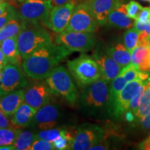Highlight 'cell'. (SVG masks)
Masks as SVG:
<instances>
[{
	"label": "cell",
	"mask_w": 150,
	"mask_h": 150,
	"mask_svg": "<svg viewBox=\"0 0 150 150\" xmlns=\"http://www.w3.org/2000/svg\"><path fill=\"white\" fill-rule=\"evenodd\" d=\"M75 134H73L70 131L64 129L62 134L55 141L53 142L54 147L56 150L70 149Z\"/></svg>",
	"instance_id": "27"
},
{
	"label": "cell",
	"mask_w": 150,
	"mask_h": 150,
	"mask_svg": "<svg viewBox=\"0 0 150 150\" xmlns=\"http://www.w3.org/2000/svg\"><path fill=\"white\" fill-rule=\"evenodd\" d=\"M135 27L136 28L138 31H145L150 35V21L144 22H140L139 21L136 20V24H135Z\"/></svg>",
	"instance_id": "38"
},
{
	"label": "cell",
	"mask_w": 150,
	"mask_h": 150,
	"mask_svg": "<svg viewBox=\"0 0 150 150\" xmlns=\"http://www.w3.org/2000/svg\"><path fill=\"white\" fill-rule=\"evenodd\" d=\"M137 120L142 128L146 129V130L150 131V113L142 116V117L139 118Z\"/></svg>",
	"instance_id": "39"
},
{
	"label": "cell",
	"mask_w": 150,
	"mask_h": 150,
	"mask_svg": "<svg viewBox=\"0 0 150 150\" xmlns=\"http://www.w3.org/2000/svg\"><path fill=\"white\" fill-rule=\"evenodd\" d=\"M16 1H18V2H20V3H22L23 1H25V0H16Z\"/></svg>",
	"instance_id": "48"
},
{
	"label": "cell",
	"mask_w": 150,
	"mask_h": 150,
	"mask_svg": "<svg viewBox=\"0 0 150 150\" xmlns=\"http://www.w3.org/2000/svg\"><path fill=\"white\" fill-rule=\"evenodd\" d=\"M139 73L140 70L138 67L134 63H131L130 64L124 67L120 74L125 79L127 82H129L139 79Z\"/></svg>",
	"instance_id": "32"
},
{
	"label": "cell",
	"mask_w": 150,
	"mask_h": 150,
	"mask_svg": "<svg viewBox=\"0 0 150 150\" xmlns=\"http://www.w3.org/2000/svg\"><path fill=\"white\" fill-rule=\"evenodd\" d=\"M137 21L142 22V23L150 21V7H145V8L143 7L138 16Z\"/></svg>",
	"instance_id": "37"
},
{
	"label": "cell",
	"mask_w": 150,
	"mask_h": 150,
	"mask_svg": "<svg viewBox=\"0 0 150 150\" xmlns=\"http://www.w3.org/2000/svg\"><path fill=\"white\" fill-rule=\"evenodd\" d=\"M60 116L59 105L48 103L37 110L31 125L40 131L54 128L58 124Z\"/></svg>",
	"instance_id": "12"
},
{
	"label": "cell",
	"mask_w": 150,
	"mask_h": 150,
	"mask_svg": "<svg viewBox=\"0 0 150 150\" xmlns=\"http://www.w3.org/2000/svg\"><path fill=\"white\" fill-rule=\"evenodd\" d=\"M52 94L46 82H36L24 89V102L38 110L50 103Z\"/></svg>",
	"instance_id": "13"
},
{
	"label": "cell",
	"mask_w": 150,
	"mask_h": 150,
	"mask_svg": "<svg viewBox=\"0 0 150 150\" xmlns=\"http://www.w3.org/2000/svg\"><path fill=\"white\" fill-rule=\"evenodd\" d=\"M37 110L26 102L22 103L16 112L11 116V122L15 127L24 128L31 125Z\"/></svg>",
	"instance_id": "19"
},
{
	"label": "cell",
	"mask_w": 150,
	"mask_h": 150,
	"mask_svg": "<svg viewBox=\"0 0 150 150\" xmlns=\"http://www.w3.org/2000/svg\"><path fill=\"white\" fill-rule=\"evenodd\" d=\"M150 113V79L146 86L145 91L140 99V105L136 115V120Z\"/></svg>",
	"instance_id": "26"
},
{
	"label": "cell",
	"mask_w": 150,
	"mask_h": 150,
	"mask_svg": "<svg viewBox=\"0 0 150 150\" xmlns=\"http://www.w3.org/2000/svg\"><path fill=\"white\" fill-rule=\"evenodd\" d=\"M90 0H75L76 4L79 3V2H87V1H89Z\"/></svg>",
	"instance_id": "47"
},
{
	"label": "cell",
	"mask_w": 150,
	"mask_h": 150,
	"mask_svg": "<svg viewBox=\"0 0 150 150\" xmlns=\"http://www.w3.org/2000/svg\"><path fill=\"white\" fill-rule=\"evenodd\" d=\"M107 23L110 27L129 29L134 27L136 20L127 16L125 4H121L108 15Z\"/></svg>",
	"instance_id": "18"
},
{
	"label": "cell",
	"mask_w": 150,
	"mask_h": 150,
	"mask_svg": "<svg viewBox=\"0 0 150 150\" xmlns=\"http://www.w3.org/2000/svg\"><path fill=\"white\" fill-rule=\"evenodd\" d=\"M15 148L13 145H1L0 146V150H15Z\"/></svg>",
	"instance_id": "45"
},
{
	"label": "cell",
	"mask_w": 150,
	"mask_h": 150,
	"mask_svg": "<svg viewBox=\"0 0 150 150\" xmlns=\"http://www.w3.org/2000/svg\"><path fill=\"white\" fill-rule=\"evenodd\" d=\"M24 102V89H18L0 97V108L9 117Z\"/></svg>",
	"instance_id": "17"
},
{
	"label": "cell",
	"mask_w": 150,
	"mask_h": 150,
	"mask_svg": "<svg viewBox=\"0 0 150 150\" xmlns=\"http://www.w3.org/2000/svg\"><path fill=\"white\" fill-rule=\"evenodd\" d=\"M27 27V22L24 21L20 16L13 19L0 29V45L6 39L12 37H18Z\"/></svg>",
	"instance_id": "22"
},
{
	"label": "cell",
	"mask_w": 150,
	"mask_h": 150,
	"mask_svg": "<svg viewBox=\"0 0 150 150\" xmlns=\"http://www.w3.org/2000/svg\"><path fill=\"white\" fill-rule=\"evenodd\" d=\"M149 81H147L144 82L143 83H142L141 85H140L139 87L136 89V91H135L134 93V96H133L132 99H131V100L128 110L132 112V113L135 115V117H136V113L138 110V107H139L140 99H141L142 94H143V92L145 91L146 86H147V84Z\"/></svg>",
	"instance_id": "30"
},
{
	"label": "cell",
	"mask_w": 150,
	"mask_h": 150,
	"mask_svg": "<svg viewBox=\"0 0 150 150\" xmlns=\"http://www.w3.org/2000/svg\"><path fill=\"white\" fill-rule=\"evenodd\" d=\"M124 117H125V120H126L127 121L129 122H134L135 120H136L135 115L132 113V112L129 111V110H127V111L125 112V115H124Z\"/></svg>",
	"instance_id": "42"
},
{
	"label": "cell",
	"mask_w": 150,
	"mask_h": 150,
	"mask_svg": "<svg viewBox=\"0 0 150 150\" xmlns=\"http://www.w3.org/2000/svg\"><path fill=\"white\" fill-rule=\"evenodd\" d=\"M8 117V116L6 115L0 108V128H8V127H15Z\"/></svg>",
	"instance_id": "36"
},
{
	"label": "cell",
	"mask_w": 150,
	"mask_h": 150,
	"mask_svg": "<svg viewBox=\"0 0 150 150\" xmlns=\"http://www.w3.org/2000/svg\"><path fill=\"white\" fill-rule=\"evenodd\" d=\"M67 65L68 71L80 88H85L102 77L96 61L86 54L69 61Z\"/></svg>",
	"instance_id": "2"
},
{
	"label": "cell",
	"mask_w": 150,
	"mask_h": 150,
	"mask_svg": "<svg viewBox=\"0 0 150 150\" xmlns=\"http://www.w3.org/2000/svg\"><path fill=\"white\" fill-rule=\"evenodd\" d=\"M52 6L50 0H25L20 8V16L27 23L42 22L48 27L50 13Z\"/></svg>",
	"instance_id": "8"
},
{
	"label": "cell",
	"mask_w": 150,
	"mask_h": 150,
	"mask_svg": "<svg viewBox=\"0 0 150 150\" xmlns=\"http://www.w3.org/2000/svg\"><path fill=\"white\" fill-rule=\"evenodd\" d=\"M3 68H0V86L1 83V80H2V75H3Z\"/></svg>",
	"instance_id": "46"
},
{
	"label": "cell",
	"mask_w": 150,
	"mask_h": 150,
	"mask_svg": "<svg viewBox=\"0 0 150 150\" xmlns=\"http://www.w3.org/2000/svg\"><path fill=\"white\" fill-rule=\"evenodd\" d=\"M1 1H7V2H10V1H12V0H1Z\"/></svg>",
	"instance_id": "49"
},
{
	"label": "cell",
	"mask_w": 150,
	"mask_h": 150,
	"mask_svg": "<svg viewBox=\"0 0 150 150\" xmlns=\"http://www.w3.org/2000/svg\"><path fill=\"white\" fill-rule=\"evenodd\" d=\"M149 80H142L139 78L127 82L108 110L110 114L115 118L123 117L125 112L129 109V104L135 91L142 83Z\"/></svg>",
	"instance_id": "11"
},
{
	"label": "cell",
	"mask_w": 150,
	"mask_h": 150,
	"mask_svg": "<svg viewBox=\"0 0 150 150\" xmlns=\"http://www.w3.org/2000/svg\"><path fill=\"white\" fill-rule=\"evenodd\" d=\"M106 52L122 68L131 63V52L122 43H116L109 47L106 49Z\"/></svg>",
	"instance_id": "23"
},
{
	"label": "cell",
	"mask_w": 150,
	"mask_h": 150,
	"mask_svg": "<svg viewBox=\"0 0 150 150\" xmlns=\"http://www.w3.org/2000/svg\"><path fill=\"white\" fill-rule=\"evenodd\" d=\"M105 131L100 127L91 123L80 125L75 132L70 149L87 150L97 145L104 139Z\"/></svg>",
	"instance_id": "9"
},
{
	"label": "cell",
	"mask_w": 150,
	"mask_h": 150,
	"mask_svg": "<svg viewBox=\"0 0 150 150\" xmlns=\"http://www.w3.org/2000/svg\"><path fill=\"white\" fill-rule=\"evenodd\" d=\"M140 31L136 27H132L126 31L123 35L124 45L129 52H132L137 46Z\"/></svg>",
	"instance_id": "29"
},
{
	"label": "cell",
	"mask_w": 150,
	"mask_h": 150,
	"mask_svg": "<svg viewBox=\"0 0 150 150\" xmlns=\"http://www.w3.org/2000/svg\"><path fill=\"white\" fill-rule=\"evenodd\" d=\"M9 5H10V4L7 2V1L0 0V16L5 12V11L6 10Z\"/></svg>",
	"instance_id": "43"
},
{
	"label": "cell",
	"mask_w": 150,
	"mask_h": 150,
	"mask_svg": "<svg viewBox=\"0 0 150 150\" xmlns=\"http://www.w3.org/2000/svg\"><path fill=\"white\" fill-rule=\"evenodd\" d=\"M7 61L6 60L4 55L2 51H1V49L0 47V68H3L7 64Z\"/></svg>",
	"instance_id": "44"
},
{
	"label": "cell",
	"mask_w": 150,
	"mask_h": 150,
	"mask_svg": "<svg viewBox=\"0 0 150 150\" xmlns=\"http://www.w3.org/2000/svg\"><path fill=\"white\" fill-rule=\"evenodd\" d=\"M138 147H139L140 149L150 150V135L148 136V138L140 142Z\"/></svg>",
	"instance_id": "40"
},
{
	"label": "cell",
	"mask_w": 150,
	"mask_h": 150,
	"mask_svg": "<svg viewBox=\"0 0 150 150\" xmlns=\"http://www.w3.org/2000/svg\"><path fill=\"white\" fill-rule=\"evenodd\" d=\"M27 80L21 70V67L7 63L4 67L0 97L10 92L21 89L27 86Z\"/></svg>",
	"instance_id": "10"
},
{
	"label": "cell",
	"mask_w": 150,
	"mask_h": 150,
	"mask_svg": "<svg viewBox=\"0 0 150 150\" xmlns=\"http://www.w3.org/2000/svg\"><path fill=\"white\" fill-rule=\"evenodd\" d=\"M35 134L29 131H20L13 145L16 150H30L33 140L35 139Z\"/></svg>",
	"instance_id": "25"
},
{
	"label": "cell",
	"mask_w": 150,
	"mask_h": 150,
	"mask_svg": "<svg viewBox=\"0 0 150 150\" xmlns=\"http://www.w3.org/2000/svg\"><path fill=\"white\" fill-rule=\"evenodd\" d=\"M94 59L100 69L102 78L107 81L108 83L117 76L123 69L106 52L105 54L96 53L94 55Z\"/></svg>",
	"instance_id": "16"
},
{
	"label": "cell",
	"mask_w": 150,
	"mask_h": 150,
	"mask_svg": "<svg viewBox=\"0 0 150 150\" xmlns=\"http://www.w3.org/2000/svg\"><path fill=\"white\" fill-rule=\"evenodd\" d=\"M86 3L101 27L107 23L110 13L122 4L121 0H90Z\"/></svg>",
	"instance_id": "15"
},
{
	"label": "cell",
	"mask_w": 150,
	"mask_h": 150,
	"mask_svg": "<svg viewBox=\"0 0 150 150\" xmlns=\"http://www.w3.org/2000/svg\"><path fill=\"white\" fill-rule=\"evenodd\" d=\"M63 131H64V128L54 127V128L40 131V132L35 134V136L41 139L53 142L61 136Z\"/></svg>",
	"instance_id": "31"
},
{
	"label": "cell",
	"mask_w": 150,
	"mask_h": 150,
	"mask_svg": "<svg viewBox=\"0 0 150 150\" xmlns=\"http://www.w3.org/2000/svg\"><path fill=\"white\" fill-rule=\"evenodd\" d=\"M142 1H148V2H150V0H142Z\"/></svg>",
	"instance_id": "50"
},
{
	"label": "cell",
	"mask_w": 150,
	"mask_h": 150,
	"mask_svg": "<svg viewBox=\"0 0 150 150\" xmlns=\"http://www.w3.org/2000/svg\"><path fill=\"white\" fill-rule=\"evenodd\" d=\"M7 63L22 67V60L18 47V37L6 39L0 45Z\"/></svg>",
	"instance_id": "20"
},
{
	"label": "cell",
	"mask_w": 150,
	"mask_h": 150,
	"mask_svg": "<svg viewBox=\"0 0 150 150\" xmlns=\"http://www.w3.org/2000/svg\"><path fill=\"white\" fill-rule=\"evenodd\" d=\"M54 44L51 34L40 27H26L18 36V47L22 60L31 55L35 50Z\"/></svg>",
	"instance_id": "4"
},
{
	"label": "cell",
	"mask_w": 150,
	"mask_h": 150,
	"mask_svg": "<svg viewBox=\"0 0 150 150\" xmlns=\"http://www.w3.org/2000/svg\"><path fill=\"white\" fill-rule=\"evenodd\" d=\"M45 82L52 93L63 97L70 104H74L77 99V88L73 82L72 75L65 67H56L47 76Z\"/></svg>",
	"instance_id": "3"
},
{
	"label": "cell",
	"mask_w": 150,
	"mask_h": 150,
	"mask_svg": "<svg viewBox=\"0 0 150 150\" xmlns=\"http://www.w3.org/2000/svg\"><path fill=\"white\" fill-rule=\"evenodd\" d=\"M99 29V24L86 2L75 5L66 29L67 31L94 33Z\"/></svg>",
	"instance_id": "7"
},
{
	"label": "cell",
	"mask_w": 150,
	"mask_h": 150,
	"mask_svg": "<svg viewBox=\"0 0 150 150\" xmlns=\"http://www.w3.org/2000/svg\"><path fill=\"white\" fill-rule=\"evenodd\" d=\"M19 16L16 8L13 7L11 4L8 6L6 10L2 15L0 16V29L2 28L4 26L6 25L8 22L12 20L13 19L17 18Z\"/></svg>",
	"instance_id": "35"
},
{
	"label": "cell",
	"mask_w": 150,
	"mask_h": 150,
	"mask_svg": "<svg viewBox=\"0 0 150 150\" xmlns=\"http://www.w3.org/2000/svg\"><path fill=\"white\" fill-rule=\"evenodd\" d=\"M70 53L64 47L57 44L43 47L23 59L22 70L31 79L42 80Z\"/></svg>",
	"instance_id": "1"
},
{
	"label": "cell",
	"mask_w": 150,
	"mask_h": 150,
	"mask_svg": "<svg viewBox=\"0 0 150 150\" xmlns=\"http://www.w3.org/2000/svg\"><path fill=\"white\" fill-rule=\"evenodd\" d=\"M81 103L83 107L93 111L108 109V82L101 77L83 88Z\"/></svg>",
	"instance_id": "5"
},
{
	"label": "cell",
	"mask_w": 150,
	"mask_h": 150,
	"mask_svg": "<svg viewBox=\"0 0 150 150\" xmlns=\"http://www.w3.org/2000/svg\"><path fill=\"white\" fill-rule=\"evenodd\" d=\"M127 83V81L120 74L111 81V83L108 86V110Z\"/></svg>",
	"instance_id": "24"
},
{
	"label": "cell",
	"mask_w": 150,
	"mask_h": 150,
	"mask_svg": "<svg viewBox=\"0 0 150 150\" xmlns=\"http://www.w3.org/2000/svg\"><path fill=\"white\" fill-rule=\"evenodd\" d=\"M55 149L53 142L41 139L35 136L30 150H53Z\"/></svg>",
	"instance_id": "34"
},
{
	"label": "cell",
	"mask_w": 150,
	"mask_h": 150,
	"mask_svg": "<svg viewBox=\"0 0 150 150\" xmlns=\"http://www.w3.org/2000/svg\"><path fill=\"white\" fill-rule=\"evenodd\" d=\"M125 8H126L127 15L129 18L134 19L137 20L138 18L140 13L143 8V7L135 1H130L128 4H125Z\"/></svg>",
	"instance_id": "33"
},
{
	"label": "cell",
	"mask_w": 150,
	"mask_h": 150,
	"mask_svg": "<svg viewBox=\"0 0 150 150\" xmlns=\"http://www.w3.org/2000/svg\"><path fill=\"white\" fill-rule=\"evenodd\" d=\"M131 63L142 72H150V46H136L131 52Z\"/></svg>",
	"instance_id": "21"
},
{
	"label": "cell",
	"mask_w": 150,
	"mask_h": 150,
	"mask_svg": "<svg viewBox=\"0 0 150 150\" xmlns=\"http://www.w3.org/2000/svg\"><path fill=\"white\" fill-rule=\"evenodd\" d=\"M53 6H61L65 4L71 2V1H74L76 3L75 0H50Z\"/></svg>",
	"instance_id": "41"
},
{
	"label": "cell",
	"mask_w": 150,
	"mask_h": 150,
	"mask_svg": "<svg viewBox=\"0 0 150 150\" xmlns=\"http://www.w3.org/2000/svg\"><path fill=\"white\" fill-rule=\"evenodd\" d=\"M20 131V129L16 127L0 128V146L13 145Z\"/></svg>",
	"instance_id": "28"
},
{
	"label": "cell",
	"mask_w": 150,
	"mask_h": 150,
	"mask_svg": "<svg viewBox=\"0 0 150 150\" xmlns=\"http://www.w3.org/2000/svg\"><path fill=\"white\" fill-rule=\"evenodd\" d=\"M55 42L71 52H86L95 47L96 38L94 33L63 31L56 35Z\"/></svg>",
	"instance_id": "6"
},
{
	"label": "cell",
	"mask_w": 150,
	"mask_h": 150,
	"mask_svg": "<svg viewBox=\"0 0 150 150\" xmlns=\"http://www.w3.org/2000/svg\"><path fill=\"white\" fill-rule=\"evenodd\" d=\"M76 4L74 1H71L52 7L50 13L47 27L56 33L65 31Z\"/></svg>",
	"instance_id": "14"
}]
</instances>
